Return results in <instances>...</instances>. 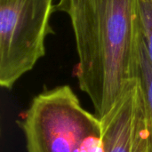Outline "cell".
I'll list each match as a JSON object with an SVG mask.
<instances>
[{"label": "cell", "mask_w": 152, "mask_h": 152, "mask_svg": "<svg viewBox=\"0 0 152 152\" xmlns=\"http://www.w3.org/2000/svg\"><path fill=\"white\" fill-rule=\"evenodd\" d=\"M140 82L144 96L152 142V62L142 38L140 49Z\"/></svg>", "instance_id": "cell-5"}, {"label": "cell", "mask_w": 152, "mask_h": 152, "mask_svg": "<svg viewBox=\"0 0 152 152\" xmlns=\"http://www.w3.org/2000/svg\"><path fill=\"white\" fill-rule=\"evenodd\" d=\"M71 22L80 89L101 119L139 78L142 29L137 0H60Z\"/></svg>", "instance_id": "cell-1"}, {"label": "cell", "mask_w": 152, "mask_h": 152, "mask_svg": "<svg viewBox=\"0 0 152 152\" xmlns=\"http://www.w3.org/2000/svg\"><path fill=\"white\" fill-rule=\"evenodd\" d=\"M28 152H102L101 119L69 86L37 95L20 123Z\"/></svg>", "instance_id": "cell-2"}, {"label": "cell", "mask_w": 152, "mask_h": 152, "mask_svg": "<svg viewBox=\"0 0 152 152\" xmlns=\"http://www.w3.org/2000/svg\"><path fill=\"white\" fill-rule=\"evenodd\" d=\"M101 121L102 152H147L151 138L140 77Z\"/></svg>", "instance_id": "cell-4"}, {"label": "cell", "mask_w": 152, "mask_h": 152, "mask_svg": "<svg viewBox=\"0 0 152 152\" xmlns=\"http://www.w3.org/2000/svg\"><path fill=\"white\" fill-rule=\"evenodd\" d=\"M142 40L152 62V0H137Z\"/></svg>", "instance_id": "cell-6"}, {"label": "cell", "mask_w": 152, "mask_h": 152, "mask_svg": "<svg viewBox=\"0 0 152 152\" xmlns=\"http://www.w3.org/2000/svg\"><path fill=\"white\" fill-rule=\"evenodd\" d=\"M53 0H0V86L11 89L45 55Z\"/></svg>", "instance_id": "cell-3"}, {"label": "cell", "mask_w": 152, "mask_h": 152, "mask_svg": "<svg viewBox=\"0 0 152 152\" xmlns=\"http://www.w3.org/2000/svg\"><path fill=\"white\" fill-rule=\"evenodd\" d=\"M147 152H152V142H151V144H150V146H149V149H148Z\"/></svg>", "instance_id": "cell-7"}]
</instances>
